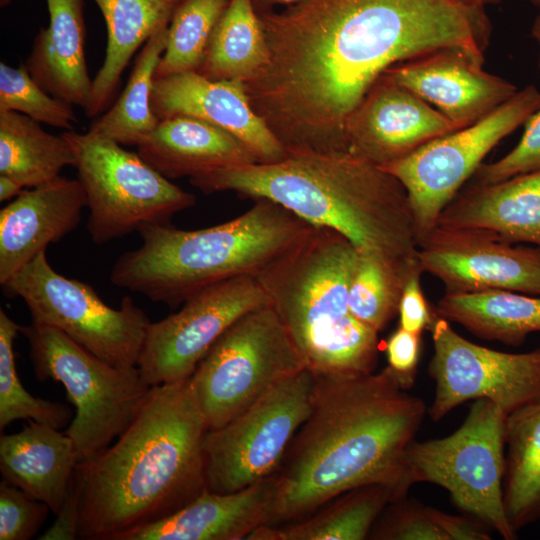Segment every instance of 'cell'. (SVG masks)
I'll list each match as a JSON object with an SVG mask.
<instances>
[{
	"mask_svg": "<svg viewBox=\"0 0 540 540\" xmlns=\"http://www.w3.org/2000/svg\"><path fill=\"white\" fill-rule=\"evenodd\" d=\"M259 17L268 62L244 87L287 153L348 150L346 121L386 69L444 48L484 57L490 28L457 0H303Z\"/></svg>",
	"mask_w": 540,
	"mask_h": 540,
	"instance_id": "obj_1",
	"label": "cell"
},
{
	"mask_svg": "<svg viewBox=\"0 0 540 540\" xmlns=\"http://www.w3.org/2000/svg\"><path fill=\"white\" fill-rule=\"evenodd\" d=\"M428 411L387 366L351 377L315 375L311 409L275 473L271 519L304 518L353 488L384 484L394 501L414 484L406 450Z\"/></svg>",
	"mask_w": 540,
	"mask_h": 540,
	"instance_id": "obj_2",
	"label": "cell"
},
{
	"mask_svg": "<svg viewBox=\"0 0 540 540\" xmlns=\"http://www.w3.org/2000/svg\"><path fill=\"white\" fill-rule=\"evenodd\" d=\"M208 429L189 378L151 387L116 442L77 465L79 539L119 540L205 492Z\"/></svg>",
	"mask_w": 540,
	"mask_h": 540,
	"instance_id": "obj_3",
	"label": "cell"
},
{
	"mask_svg": "<svg viewBox=\"0 0 540 540\" xmlns=\"http://www.w3.org/2000/svg\"><path fill=\"white\" fill-rule=\"evenodd\" d=\"M204 194L234 192L280 204L313 226L336 230L360 254L418 260L408 193L392 174L349 150L288 153L275 163L220 169L189 179Z\"/></svg>",
	"mask_w": 540,
	"mask_h": 540,
	"instance_id": "obj_4",
	"label": "cell"
},
{
	"mask_svg": "<svg viewBox=\"0 0 540 540\" xmlns=\"http://www.w3.org/2000/svg\"><path fill=\"white\" fill-rule=\"evenodd\" d=\"M254 201L240 216L208 228L142 225L141 246L116 260L111 282L175 308L210 285L258 276L314 226L271 200Z\"/></svg>",
	"mask_w": 540,
	"mask_h": 540,
	"instance_id": "obj_5",
	"label": "cell"
},
{
	"mask_svg": "<svg viewBox=\"0 0 540 540\" xmlns=\"http://www.w3.org/2000/svg\"><path fill=\"white\" fill-rule=\"evenodd\" d=\"M359 251L340 232L314 228L256 279L314 375L373 373L378 331L348 308Z\"/></svg>",
	"mask_w": 540,
	"mask_h": 540,
	"instance_id": "obj_6",
	"label": "cell"
},
{
	"mask_svg": "<svg viewBox=\"0 0 540 540\" xmlns=\"http://www.w3.org/2000/svg\"><path fill=\"white\" fill-rule=\"evenodd\" d=\"M40 381L60 382L75 415L65 433L79 463L108 447L133 421L151 387L137 367L119 368L97 357L62 331L31 322L20 326Z\"/></svg>",
	"mask_w": 540,
	"mask_h": 540,
	"instance_id": "obj_7",
	"label": "cell"
},
{
	"mask_svg": "<svg viewBox=\"0 0 540 540\" xmlns=\"http://www.w3.org/2000/svg\"><path fill=\"white\" fill-rule=\"evenodd\" d=\"M74 155L77 179L87 197V230L102 245L145 224L170 225L192 207L196 197L172 183L136 152L87 131H65Z\"/></svg>",
	"mask_w": 540,
	"mask_h": 540,
	"instance_id": "obj_8",
	"label": "cell"
},
{
	"mask_svg": "<svg viewBox=\"0 0 540 540\" xmlns=\"http://www.w3.org/2000/svg\"><path fill=\"white\" fill-rule=\"evenodd\" d=\"M506 417L492 401L476 399L457 430L440 439L413 440L406 460L413 483L441 486L459 509L514 540L503 502Z\"/></svg>",
	"mask_w": 540,
	"mask_h": 540,
	"instance_id": "obj_9",
	"label": "cell"
},
{
	"mask_svg": "<svg viewBox=\"0 0 540 540\" xmlns=\"http://www.w3.org/2000/svg\"><path fill=\"white\" fill-rule=\"evenodd\" d=\"M307 368L270 303L232 324L191 375L209 429L223 426L283 379Z\"/></svg>",
	"mask_w": 540,
	"mask_h": 540,
	"instance_id": "obj_10",
	"label": "cell"
},
{
	"mask_svg": "<svg viewBox=\"0 0 540 540\" xmlns=\"http://www.w3.org/2000/svg\"><path fill=\"white\" fill-rule=\"evenodd\" d=\"M2 286L24 301L33 322L62 331L111 365L137 367L151 321L131 297L118 309L108 306L89 284L56 272L46 250Z\"/></svg>",
	"mask_w": 540,
	"mask_h": 540,
	"instance_id": "obj_11",
	"label": "cell"
},
{
	"mask_svg": "<svg viewBox=\"0 0 540 540\" xmlns=\"http://www.w3.org/2000/svg\"><path fill=\"white\" fill-rule=\"evenodd\" d=\"M315 375L305 368L278 382L204 440L207 490L226 494L276 473L311 409Z\"/></svg>",
	"mask_w": 540,
	"mask_h": 540,
	"instance_id": "obj_12",
	"label": "cell"
},
{
	"mask_svg": "<svg viewBox=\"0 0 540 540\" xmlns=\"http://www.w3.org/2000/svg\"><path fill=\"white\" fill-rule=\"evenodd\" d=\"M539 108L540 91L527 86L478 122L433 139L381 167L405 187L419 242L437 225L441 212L484 157Z\"/></svg>",
	"mask_w": 540,
	"mask_h": 540,
	"instance_id": "obj_13",
	"label": "cell"
},
{
	"mask_svg": "<svg viewBox=\"0 0 540 540\" xmlns=\"http://www.w3.org/2000/svg\"><path fill=\"white\" fill-rule=\"evenodd\" d=\"M428 373L435 396L427 413L439 421L469 400L487 399L506 415L540 400V348L508 353L473 343L434 314Z\"/></svg>",
	"mask_w": 540,
	"mask_h": 540,
	"instance_id": "obj_14",
	"label": "cell"
},
{
	"mask_svg": "<svg viewBox=\"0 0 540 540\" xmlns=\"http://www.w3.org/2000/svg\"><path fill=\"white\" fill-rule=\"evenodd\" d=\"M268 303L253 276L227 279L192 295L179 311L149 325L137 363L143 380L153 387L190 378L232 324Z\"/></svg>",
	"mask_w": 540,
	"mask_h": 540,
	"instance_id": "obj_15",
	"label": "cell"
},
{
	"mask_svg": "<svg viewBox=\"0 0 540 540\" xmlns=\"http://www.w3.org/2000/svg\"><path fill=\"white\" fill-rule=\"evenodd\" d=\"M418 260L446 293L508 290L540 296V246L509 243L489 230L436 225L420 240Z\"/></svg>",
	"mask_w": 540,
	"mask_h": 540,
	"instance_id": "obj_16",
	"label": "cell"
},
{
	"mask_svg": "<svg viewBox=\"0 0 540 540\" xmlns=\"http://www.w3.org/2000/svg\"><path fill=\"white\" fill-rule=\"evenodd\" d=\"M459 128L419 96L382 73L349 115V151L380 167Z\"/></svg>",
	"mask_w": 540,
	"mask_h": 540,
	"instance_id": "obj_17",
	"label": "cell"
},
{
	"mask_svg": "<svg viewBox=\"0 0 540 540\" xmlns=\"http://www.w3.org/2000/svg\"><path fill=\"white\" fill-rule=\"evenodd\" d=\"M483 60L464 49L444 48L392 65L383 73L461 129L478 122L517 92L511 82L485 71Z\"/></svg>",
	"mask_w": 540,
	"mask_h": 540,
	"instance_id": "obj_18",
	"label": "cell"
},
{
	"mask_svg": "<svg viewBox=\"0 0 540 540\" xmlns=\"http://www.w3.org/2000/svg\"><path fill=\"white\" fill-rule=\"evenodd\" d=\"M151 107L157 119L194 117L226 130L241 140L258 163H275L288 153L254 111L244 83L211 80L185 72L154 80Z\"/></svg>",
	"mask_w": 540,
	"mask_h": 540,
	"instance_id": "obj_19",
	"label": "cell"
},
{
	"mask_svg": "<svg viewBox=\"0 0 540 540\" xmlns=\"http://www.w3.org/2000/svg\"><path fill=\"white\" fill-rule=\"evenodd\" d=\"M87 207L78 179L62 176L23 190L0 211V283H7L48 244L72 232Z\"/></svg>",
	"mask_w": 540,
	"mask_h": 540,
	"instance_id": "obj_20",
	"label": "cell"
},
{
	"mask_svg": "<svg viewBox=\"0 0 540 540\" xmlns=\"http://www.w3.org/2000/svg\"><path fill=\"white\" fill-rule=\"evenodd\" d=\"M275 474L242 490H206L170 516L123 534L119 540H240L269 523Z\"/></svg>",
	"mask_w": 540,
	"mask_h": 540,
	"instance_id": "obj_21",
	"label": "cell"
},
{
	"mask_svg": "<svg viewBox=\"0 0 540 540\" xmlns=\"http://www.w3.org/2000/svg\"><path fill=\"white\" fill-rule=\"evenodd\" d=\"M437 225L485 229L509 243L540 246V169L460 190Z\"/></svg>",
	"mask_w": 540,
	"mask_h": 540,
	"instance_id": "obj_22",
	"label": "cell"
},
{
	"mask_svg": "<svg viewBox=\"0 0 540 540\" xmlns=\"http://www.w3.org/2000/svg\"><path fill=\"white\" fill-rule=\"evenodd\" d=\"M137 153L169 180L258 163L233 134L189 116L160 120Z\"/></svg>",
	"mask_w": 540,
	"mask_h": 540,
	"instance_id": "obj_23",
	"label": "cell"
},
{
	"mask_svg": "<svg viewBox=\"0 0 540 540\" xmlns=\"http://www.w3.org/2000/svg\"><path fill=\"white\" fill-rule=\"evenodd\" d=\"M49 25L34 38L27 71L49 95L85 109L92 81L85 57L83 0H46Z\"/></svg>",
	"mask_w": 540,
	"mask_h": 540,
	"instance_id": "obj_24",
	"label": "cell"
},
{
	"mask_svg": "<svg viewBox=\"0 0 540 540\" xmlns=\"http://www.w3.org/2000/svg\"><path fill=\"white\" fill-rule=\"evenodd\" d=\"M78 463L74 441L50 425L29 420L21 431L1 434L3 479L45 503L54 514L65 499Z\"/></svg>",
	"mask_w": 540,
	"mask_h": 540,
	"instance_id": "obj_25",
	"label": "cell"
},
{
	"mask_svg": "<svg viewBox=\"0 0 540 540\" xmlns=\"http://www.w3.org/2000/svg\"><path fill=\"white\" fill-rule=\"evenodd\" d=\"M107 28L104 62L92 81L89 118L104 113L120 86L131 57L156 31L169 25L182 0H93Z\"/></svg>",
	"mask_w": 540,
	"mask_h": 540,
	"instance_id": "obj_26",
	"label": "cell"
},
{
	"mask_svg": "<svg viewBox=\"0 0 540 540\" xmlns=\"http://www.w3.org/2000/svg\"><path fill=\"white\" fill-rule=\"evenodd\" d=\"M434 314L481 339L518 347L540 331V296L508 290L445 292Z\"/></svg>",
	"mask_w": 540,
	"mask_h": 540,
	"instance_id": "obj_27",
	"label": "cell"
},
{
	"mask_svg": "<svg viewBox=\"0 0 540 540\" xmlns=\"http://www.w3.org/2000/svg\"><path fill=\"white\" fill-rule=\"evenodd\" d=\"M384 484H367L330 500L312 514L279 525H262L246 540H363L385 507L393 502Z\"/></svg>",
	"mask_w": 540,
	"mask_h": 540,
	"instance_id": "obj_28",
	"label": "cell"
},
{
	"mask_svg": "<svg viewBox=\"0 0 540 540\" xmlns=\"http://www.w3.org/2000/svg\"><path fill=\"white\" fill-rule=\"evenodd\" d=\"M503 502L516 534L540 520V400L506 417Z\"/></svg>",
	"mask_w": 540,
	"mask_h": 540,
	"instance_id": "obj_29",
	"label": "cell"
},
{
	"mask_svg": "<svg viewBox=\"0 0 540 540\" xmlns=\"http://www.w3.org/2000/svg\"><path fill=\"white\" fill-rule=\"evenodd\" d=\"M268 46L251 0H229L195 71L211 80L253 79L267 64Z\"/></svg>",
	"mask_w": 540,
	"mask_h": 540,
	"instance_id": "obj_30",
	"label": "cell"
},
{
	"mask_svg": "<svg viewBox=\"0 0 540 540\" xmlns=\"http://www.w3.org/2000/svg\"><path fill=\"white\" fill-rule=\"evenodd\" d=\"M75 164L70 143L42 129L40 123L14 111H0V175L24 188L48 183L66 166Z\"/></svg>",
	"mask_w": 540,
	"mask_h": 540,
	"instance_id": "obj_31",
	"label": "cell"
},
{
	"mask_svg": "<svg viewBox=\"0 0 540 540\" xmlns=\"http://www.w3.org/2000/svg\"><path fill=\"white\" fill-rule=\"evenodd\" d=\"M168 26L144 43L124 90L113 106L91 123L89 132L122 146H138L156 128L159 120L151 107V95L156 68L167 45Z\"/></svg>",
	"mask_w": 540,
	"mask_h": 540,
	"instance_id": "obj_32",
	"label": "cell"
},
{
	"mask_svg": "<svg viewBox=\"0 0 540 540\" xmlns=\"http://www.w3.org/2000/svg\"><path fill=\"white\" fill-rule=\"evenodd\" d=\"M419 260L394 263L372 255L360 254L349 295L350 313L378 332L399 313L405 283Z\"/></svg>",
	"mask_w": 540,
	"mask_h": 540,
	"instance_id": "obj_33",
	"label": "cell"
},
{
	"mask_svg": "<svg viewBox=\"0 0 540 540\" xmlns=\"http://www.w3.org/2000/svg\"><path fill=\"white\" fill-rule=\"evenodd\" d=\"M229 0H182L168 26L165 51L156 68L155 79L195 72L199 67L213 29Z\"/></svg>",
	"mask_w": 540,
	"mask_h": 540,
	"instance_id": "obj_34",
	"label": "cell"
},
{
	"mask_svg": "<svg viewBox=\"0 0 540 540\" xmlns=\"http://www.w3.org/2000/svg\"><path fill=\"white\" fill-rule=\"evenodd\" d=\"M20 325L0 309V429L19 419L33 420L61 429L73 412L66 404L32 396L16 371L14 340Z\"/></svg>",
	"mask_w": 540,
	"mask_h": 540,
	"instance_id": "obj_35",
	"label": "cell"
},
{
	"mask_svg": "<svg viewBox=\"0 0 540 540\" xmlns=\"http://www.w3.org/2000/svg\"><path fill=\"white\" fill-rule=\"evenodd\" d=\"M0 111L24 114L39 123L67 131L78 119L73 105L49 95L31 77L24 64L0 63Z\"/></svg>",
	"mask_w": 540,
	"mask_h": 540,
	"instance_id": "obj_36",
	"label": "cell"
},
{
	"mask_svg": "<svg viewBox=\"0 0 540 540\" xmlns=\"http://www.w3.org/2000/svg\"><path fill=\"white\" fill-rule=\"evenodd\" d=\"M368 539L448 540L428 514L427 506L407 496L389 503L374 523Z\"/></svg>",
	"mask_w": 540,
	"mask_h": 540,
	"instance_id": "obj_37",
	"label": "cell"
},
{
	"mask_svg": "<svg viewBox=\"0 0 540 540\" xmlns=\"http://www.w3.org/2000/svg\"><path fill=\"white\" fill-rule=\"evenodd\" d=\"M50 508L19 487L0 482V540H29L44 524Z\"/></svg>",
	"mask_w": 540,
	"mask_h": 540,
	"instance_id": "obj_38",
	"label": "cell"
},
{
	"mask_svg": "<svg viewBox=\"0 0 540 540\" xmlns=\"http://www.w3.org/2000/svg\"><path fill=\"white\" fill-rule=\"evenodd\" d=\"M540 169V108L525 122L518 144L505 156L476 170L475 182L495 183Z\"/></svg>",
	"mask_w": 540,
	"mask_h": 540,
	"instance_id": "obj_39",
	"label": "cell"
},
{
	"mask_svg": "<svg viewBox=\"0 0 540 540\" xmlns=\"http://www.w3.org/2000/svg\"><path fill=\"white\" fill-rule=\"evenodd\" d=\"M421 349V335L399 327L386 343L388 367L404 390L414 385Z\"/></svg>",
	"mask_w": 540,
	"mask_h": 540,
	"instance_id": "obj_40",
	"label": "cell"
},
{
	"mask_svg": "<svg viewBox=\"0 0 540 540\" xmlns=\"http://www.w3.org/2000/svg\"><path fill=\"white\" fill-rule=\"evenodd\" d=\"M422 273L424 272L418 265L409 275L402 292L398 313L399 327L420 335L430 328L434 317L421 288Z\"/></svg>",
	"mask_w": 540,
	"mask_h": 540,
	"instance_id": "obj_41",
	"label": "cell"
},
{
	"mask_svg": "<svg viewBox=\"0 0 540 540\" xmlns=\"http://www.w3.org/2000/svg\"><path fill=\"white\" fill-rule=\"evenodd\" d=\"M54 523L38 537L40 540H75L79 539L81 517V491L75 475L73 476L65 499L55 514Z\"/></svg>",
	"mask_w": 540,
	"mask_h": 540,
	"instance_id": "obj_42",
	"label": "cell"
},
{
	"mask_svg": "<svg viewBox=\"0 0 540 540\" xmlns=\"http://www.w3.org/2000/svg\"><path fill=\"white\" fill-rule=\"evenodd\" d=\"M427 511L448 540H490L492 538V529L473 516L451 515L430 506H427Z\"/></svg>",
	"mask_w": 540,
	"mask_h": 540,
	"instance_id": "obj_43",
	"label": "cell"
},
{
	"mask_svg": "<svg viewBox=\"0 0 540 540\" xmlns=\"http://www.w3.org/2000/svg\"><path fill=\"white\" fill-rule=\"evenodd\" d=\"M303 0H251L258 15H263L292 6Z\"/></svg>",
	"mask_w": 540,
	"mask_h": 540,
	"instance_id": "obj_44",
	"label": "cell"
},
{
	"mask_svg": "<svg viewBox=\"0 0 540 540\" xmlns=\"http://www.w3.org/2000/svg\"><path fill=\"white\" fill-rule=\"evenodd\" d=\"M24 186L15 178L8 175H0V201H6L17 197Z\"/></svg>",
	"mask_w": 540,
	"mask_h": 540,
	"instance_id": "obj_45",
	"label": "cell"
},
{
	"mask_svg": "<svg viewBox=\"0 0 540 540\" xmlns=\"http://www.w3.org/2000/svg\"><path fill=\"white\" fill-rule=\"evenodd\" d=\"M536 6L539 8V12L532 25V36L540 45V1L537 2Z\"/></svg>",
	"mask_w": 540,
	"mask_h": 540,
	"instance_id": "obj_46",
	"label": "cell"
},
{
	"mask_svg": "<svg viewBox=\"0 0 540 540\" xmlns=\"http://www.w3.org/2000/svg\"><path fill=\"white\" fill-rule=\"evenodd\" d=\"M461 3H464L469 6L477 7V8H484L486 4L495 2V0H457Z\"/></svg>",
	"mask_w": 540,
	"mask_h": 540,
	"instance_id": "obj_47",
	"label": "cell"
},
{
	"mask_svg": "<svg viewBox=\"0 0 540 540\" xmlns=\"http://www.w3.org/2000/svg\"><path fill=\"white\" fill-rule=\"evenodd\" d=\"M535 5L537 4L538 1L540 0H531Z\"/></svg>",
	"mask_w": 540,
	"mask_h": 540,
	"instance_id": "obj_48",
	"label": "cell"
},
{
	"mask_svg": "<svg viewBox=\"0 0 540 540\" xmlns=\"http://www.w3.org/2000/svg\"><path fill=\"white\" fill-rule=\"evenodd\" d=\"M538 67H539V70H540V56H539V61H538Z\"/></svg>",
	"mask_w": 540,
	"mask_h": 540,
	"instance_id": "obj_49",
	"label": "cell"
}]
</instances>
